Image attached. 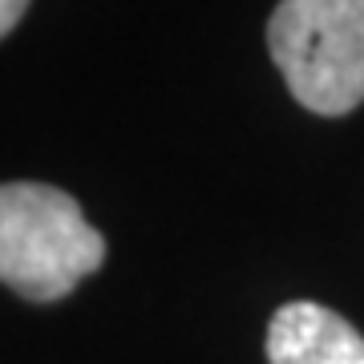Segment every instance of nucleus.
<instances>
[{
	"instance_id": "2",
	"label": "nucleus",
	"mask_w": 364,
	"mask_h": 364,
	"mask_svg": "<svg viewBox=\"0 0 364 364\" xmlns=\"http://www.w3.org/2000/svg\"><path fill=\"white\" fill-rule=\"evenodd\" d=\"M267 49L304 109L344 117L364 102V0H279Z\"/></svg>"
},
{
	"instance_id": "1",
	"label": "nucleus",
	"mask_w": 364,
	"mask_h": 364,
	"mask_svg": "<svg viewBox=\"0 0 364 364\" xmlns=\"http://www.w3.org/2000/svg\"><path fill=\"white\" fill-rule=\"evenodd\" d=\"M105 263V239L81 203L49 182L0 186V279L33 304L65 299Z\"/></svg>"
},
{
	"instance_id": "4",
	"label": "nucleus",
	"mask_w": 364,
	"mask_h": 364,
	"mask_svg": "<svg viewBox=\"0 0 364 364\" xmlns=\"http://www.w3.org/2000/svg\"><path fill=\"white\" fill-rule=\"evenodd\" d=\"M25 9H28V0H0V33H4V37L21 25Z\"/></svg>"
},
{
	"instance_id": "3",
	"label": "nucleus",
	"mask_w": 364,
	"mask_h": 364,
	"mask_svg": "<svg viewBox=\"0 0 364 364\" xmlns=\"http://www.w3.org/2000/svg\"><path fill=\"white\" fill-rule=\"evenodd\" d=\"M267 364H364V336L316 299H291L267 320Z\"/></svg>"
}]
</instances>
